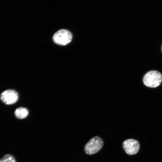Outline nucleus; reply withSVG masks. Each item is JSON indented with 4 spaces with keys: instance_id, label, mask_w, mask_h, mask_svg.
Wrapping results in <instances>:
<instances>
[{
    "instance_id": "nucleus-2",
    "label": "nucleus",
    "mask_w": 162,
    "mask_h": 162,
    "mask_svg": "<svg viewBox=\"0 0 162 162\" xmlns=\"http://www.w3.org/2000/svg\"><path fill=\"white\" fill-rule=\"evenodd\" d=\"M103 145L102 139L100 137L95 136L91 139L86 144L84 150L86 154L92 155L99 151Z\"/></svg>"
},
{
    "instance_id": "nucleus-7",
    "label": "nucleus",
    "mask_w": 162,
    "mask_h": 162,
    "mask_svg": "<svg viewBox=\"0 0 162 162\" xmlns=\"http://www.w3.org/2000/svg\"><path fill=\"white\" fill-rule=\"evenodd\" d=\"M2 162H16L14 157L9 154L4 155L2 158Z\"/></svg>"
},
{
    "instance_id": "nucleus-6",
    "label": "nucleus",
    "mask_w": 162,
    "mask_h": 162,
    "mask_svg": "<svg viewBox=\"0 0 162 162\" xmlns=\"http://www.w3.org/2000/svg\"><path fill=\"white\" fill-rule=\"evenodd\" d=\"M16 117L19 119H23L27 117L28 111L26 108L20 107L16 109L14 112Z\"/></svg>"
},
{
    "instance_id": "nucleus-9",
    "label": "nucleus",
    "mask_w": 162,
    "mask_h": 162,
    "mask_svg": "<svg viewBox=\"0 0 162 162\" xmlns=\"http://www.w3.org/2000/svg\"><path fill=\"white\" fill-rule=\"evenodd\" d=\"M161 50H162V47H161Z\"/></svg>"
},
{
    "instance_id": "nucleus-3",
    "label": "nucleus",
    "mask_w": 162,
    "mask_h": 162,
    "mask_svg": "<svg viewBox=\"0 0 162 162\" xmlns=\"http://www.w3.org/2000/svg\"><path fill=\"white\" fill-rule=\"evenodd\" d=\"M72 36L71 32L65 29H60L53 35V41L56 44L61 45H66L71 41Z\"/></svg>"
},
{
    "instance_id": "nucleus-4",
    "label": "nucleus",
    "mask_w": 162,
    "mask_h": 162,
    "mask_svg": "<svg viewBox=\"0 0 162 162\" xmlns=\"http://www.w3.org/2000/svg\"><path fill=\"white\" fill-rule=\"evenodd\" d=\"M123 147L128 154L132 155L139 151L140 146L138 141L134 139H128L124 140L122 144Z\"/></svg>"
},
{
    "instance_id": "nucleus-1",
    "label": "nucleus",
    "mask_w": 162,
    "mask_h": 162,
    "mask_svg": "<svg viewBox=\"0 0 162 162\" xmlns=\"http://www.w3.org/2000/svg\"><path fill=\"white\" fill-rule=\"evenodd\" d=\"M142 82L144 85L147 87L156 88L162 82V74L158 70H150L144 75Z\"/></svg>"
},
{
    "instance_id": "nucleus-8",
    "label": "nucleus",
    "mask_w": 162,
    "mask_h": 162,
    "mask_svg": "<svg viewBox=\"0 0 162 162\" xmlns=\"http://www.w3.org/2000/svg\"><path fill=\"white\" fill-rule=\"evenodd\" d=\"M0 162H2V160H1L0 159Z\"/></svg>"
},
{
    "instance_id": "nucleus-5",
    "label": "nucleus",
    "mask_w": 162,
    "mask_h": 162,
    "mask_svg": "<svg viewBox=\"0 0 162 162\" xmlns=\"http://www.w3.org/2000/svg\"><path fill=\"white\" fill-rule=\"evenodd\" d=\"M18 94L15 91L12 89L6 90L2 92L0 96L1 100L7 105L15 103L18 99Z\"/></svg>"
}]
</instances>
